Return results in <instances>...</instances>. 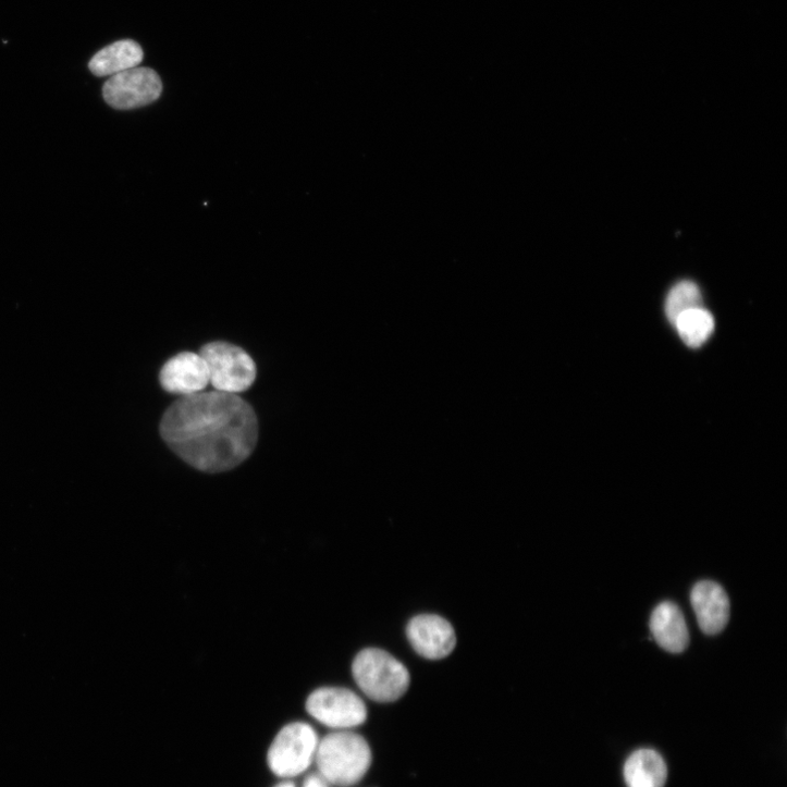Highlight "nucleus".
<instances>
[{
    "instance_id": "obj_4",
    "label": "nucleus",
    "mask_w": 787,
    "mask_h": 787,
    "mask_svg": "<svg viewBox=\"0 0 787 787\" xmlns=\"http://www.w3.org/2000/svg\"><path fill=\"white\" fill-rule=\"evenodd\" d=\"M320 738L308 723L286 725L275 737L268 753L271 771L283 778L305 773L316 761Z\"/></svg>"
},
{
    "instance_id": "obj_15",
    "label": "nucleus",
    "mask_w": 787,
    "mask_h": 787,
    "mask_svg": "<svg viewBox=\"0 0 787 787\" xmlns=\"http://www.w3.org/2000/svg\"><path fill=\"white\" fill-rule=\"evenodd\" d=\"M702 297L699 287L689 281L678 283L669 292L665 311L668 321L674 325L684 313L701 308Z\"/></svg>"
},
{
    "instance_id": "obj_14",
    "label": "nucleus",
    "mask_w": 787,
    "mask_h": 787,
    "mask_svg": "<svg viewBox=\"0 0 787 787\" xmlns=\"http://www.w3.org/2000/svg\"><path fill=\"white\" fill-rule=\"evenodd\" d=\"M674 325L687 346L699 348L713 334L715 323L712 315L701 307L680 316Z\"/></svg>"
},
{
    "instance_id": "obj_13",
    "label": "nucleus",
    "mask_w": 787,
    "mask_h": 787,
    "mask_svg": "<svg viewBox=\"0 0 787 787\" xmlns=\"http://www.w3.org/2000/svg\"><path fill=\"white\" fill-rule=\"evenodd\" d=\"M143 59L144 52L137 42L122 40L99 51L91 59L89 70L97 77L114 76L138 67Z\"/></svg>"
},
{
    "instance_id": "obj_10",
    "label": "nucleus",
    "mask_w": 787,
    "mask_h": 787,
    "mask_svg": "<svg viewBox=\"0 0 787 787\" xmlns=\"http://www.w3.org/2000/svg\"><path fill=\"white\" fill-rule=\"evenodd\" d=\"M691 604L700 629L708 636L724 630L729 620L727 593L713 581H701L691 591Z\"/></svg>"
},
{
    "instance_id": "obj_17",
    "label": "nucleus",
    "mask_w": 787,
    "mask_h": 787,
    "mask_svg": "<svg viewBox=\"0 0 787 787\" xmlns=\"http://www.w3.org/2000/svg\"><path fill=\"white\" fill-rule=\"evenodd\" d=\"M275 787H296V784L292 780H284L278 784Z\"/></svg>"
},
{
    "instance_id": "obj_7",
    "label": "nucleus",
    "mask_w": 787,
    "mask_h": 787,
    "mask_svg": "<svg viewBox=\"0 0 787 787\" xmlns=\"http://www.w3.org/2000/svg\"><path fill=\"white\" fill-rule=\"evenodd\" d=\"M162 94L158 74L135 67L112 76L103 86L106 102L116 110H133L153 103Z\"/></svg>"
},
{
    "instance_id": "obj_8",
    "label": "nucleus",
    "mask_w": 787,
    "mask_h": 787,
    "mask_svg": "<svg viewBox=\"0 0 787 787\" xmlns=\"http://www.w3.org/2000/svg\"><path fill=\"white\" fill-rule=\"evenodd\" d=\"M407 638L422 657L436 661L448 656L456 645L452 625L436 615H419L407 626Z\"/></svg>"
},
{
    "instance_id": "obj_12",
    "label": "nucleus",
    "mask_w": 787,
    "mask_h": 787,
    "mask_svg": "<svg viewBox=\"0 0 787 787\" xmlns=\"http://www.w3.org/2000/svg\"><path fill=\"white\" fill-rule=\"evenodd\" d=\"M624 776L628 787H664L667 765L653 749H639L626 761Z\"/></svg>"
},
{
    "instance_id": "obj_9",
    "label": "nucleus",
    "mask_w": 787,
    "mask_h": 787,
    "mask_svg": "<svg viewBox=\"0 0 787 787\" xmlns=\"http://www.w3.org/2000/svg\"><path fill=\"white\" fill-rule=\"evenodd\" d=\"M160 382L171 394L189 396L205 390L210 380L207 365L200 355L183 353L164 365Z\"/></svg>"
},
{
    "instance_id": "obj_5",
    "label": "nucleus",
    "mask_w": 787,
    "mask_h": 787,
    "mask_svg": "<svg viewBox=\"0 0 787 787\" xmlns=\"http://www.w3.org/2000/svg\"><path fill=\"white\" fill-rule=\"evenodd\" d=\"M212 386L223 393L248 390L256 378L253 359L241 348L226 343H210L200 351Z\"/></svg>"
},
{
    "instance_id": "obj_6",
    "label": "nucleus",
    "mask_w": 787,
    "mask_h": 787,
    "mask_svg": "<svg viewBox=\"0 0 787 787\" xmlns=\"http://www.w3.org/2000/svg\"><path fill=\"white\" fill-rule=\"evenodd\" d=\"M306 706L315 720L335 730H351L362 725L368 717L366 703L346 688L317 689L309 696Z\"/></svg>"
},
{
    "instance_id": "obj_2",
    "label": "nucleus",
    "mask_w": 787,
    "mask_h": 787,
    "mask_svg": "<svg viewBox=\"0 0 787 787\" xmlns=\"http://www.w3.org/2000/svg\"><path fill=\"white\" fill-rule=\"evenodd\" d=\"M315 762L318 773L331 785L351 787L369 771L372 753L362 736L352 730H335L320 739Z\"/></svg>"
},
{
    "instance_id": "obj_11",
    "label": "nucleus",
    "mask_w": 787,
    "mask_h": 787,
    "mask_svg": "<svg viewBox=\"0 0 787 787\" xmlns=\"http://www.w3.org/2000/svg\"><path fill=\"white\" fill-rule=\"evenodd\" d=\"M650 628L657 644L669 653H683L689 645L685 617L674 603L664 602L653 611Z\"/></svg>"
},
{
    "instance_id": "obj_16",
    "label": "nucleus",
    "mask_w": 787,
    "mask_h": 787,
    "mask_svg": "<svg viewBox=\"0 0 787 787\" xmlns=\"http://www.w3.org/2000/svg\"><path fill=\"white\" fill-rule=\"evenodd\" d=\"M303 787H331V784L320 773H313L305 779Z\"/></svg>"
},
{
    "instance_id": "obj_3",
    "label": "nucleus",
    "mask_w": 787,
    "mask_h": 787,
    "mask_svg": "<svg viewBox=\"0 0 787 787\" xmlns=\"http://www.w3.org/2000/svg\"><path fill=\"white\" fill-rule=\"evenodd\" d=\"M353 676L367 697L383 703L401 699L410 685L405 665L380 649L361 651L354 660Z\"/></svg>"
},
{
    "instance_id": "obj_1",
    "label": "nucleus",
    "mask_w": 787,
    "mask_h": 787,
    "mask_svg": "<svg viewBox=\"0 0 787 787\" xmlns=\"http://www.w3.org/2000/svg\"><path fill=\"white\" fill-rule=\"evenodd\" d=\"M160 432L181 458L206 472L230 470L254 451L258 422L253 408L235 394L197 393L176 401Z\"/></svg>"
}]
</instances>
